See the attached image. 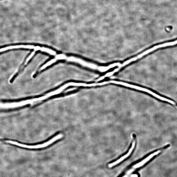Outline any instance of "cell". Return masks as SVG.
<instances>
[{"label": "cell", "mask_w": 177, "mask_h": 177, "mask_svg": "<svg viewBox=\"0 0 177 177\" xmlns=\"http://www.w3.org/2000/svg\"><path fill=\"white\" fill-rule=\"evenodd\" d=\"M67 58L65 55L63 54L57 55L56 57L57 60H64L66 59Z\"/></svg>", "instance_id": "8"}, {"label": "cell", "mask_w": 177, "mask_h": 177, "mask_svg": "<svg viewBox=\"0 0 177 177\" xmlns=\"http://www.w3.org/2000/svg\"><path fill=\"white\" fill-rule=\"evenodd\" d=\"M177 44V40L174 42H170V43H165L162 44L155 46L154 47L151 48L148 50H147L144 52H143L142 53L140 54V55H139L138 56V58H140L142 57L145 55L148 54V53L154 51V50L158 48L165 47L168 46L173 45Z\"/></svg>", "instance_id": "3"}, {"label": "cell", "mask_w": 177, "mask_h": 177, "mask_svg": "<svg viewBox=\"0 0 177 177\" xmlns=\"http://www.w3.org/2000/svg\"><path fill=\"white\" fill-rule=\"evenodd\" d=\"M63 137V135L61 134H58L55 137H53L51 140H50L49 141L43 144L38 145L34 146H29L26 145H24L22 144H21L18 142L10 140H0V141L5 142L6 143H10V144H13L15 145L18 146L20 147L24 148H26L28 149H39L43 148L45 147H47L50 145V144H52L53 143L56 141L57 140L60 139Z\"/></svg>", "instance_id": "1"}, {"label": "cell", "mask_w": 177, "mask_h": 177, "mask_svg": "<svg viewBox=\"0 0 177 177\" xmlns=\"http://www.w3.org/2000/svg\"><path fill=\"white\" fill-rule=\"evenodd\" d=\"M135 145V142H134L133 143L132 145V146L131 148H130V149L129 150L128 153L127 154H126L125 155L123 156V157H121L120 158L119 160H118L117 161H116L113 162V163L109 164V167H111L113 166H115L116 165V164L119 163L120 162H121L122 161H123V160H124V159L128 157L130 155V154H131L132 151H133Z\"/></svg>", "instance_id": "4"}, {"label": "cell", "mask_w": 177, "mask_h": 177, "mask_svg": "<svg viewBox=\"0 0 177 177\" xmlns=\"http://www.w3.org/2000/svg\"><path fill=\"white\" fill-rule=\"evenodd\" d=\"M40 49L41 47H40V46H36V47H35V48H34L35 50H36H36H40Z\"/></svg>", "instance_id": "10"}, {"label": "cell", "mask_w": 177, "mask_h": 177, "mask_svg": "<svg viewBox=\"0 0 177 177\" xmlns=\"http://www.w3.org/2000/svg\"><path fill=\"white\" fill-rule=\"evenodd\" d=\"M161 152V151L159 150L156 151V152H155V153L151 154L149 156L147 157L144 160H143V161H142L141 162L137 164V165H136L135 167H138L143 165L147 162L149 161L150 159H151V158H152L155 155H157Z\"/></svg>", "instance_id": "5"}, {"label": "cell", "mask_w": 177, "mask_h": 177, "mask_svg": "<svg viewBox=\"0 0 177 177\" xmlns=\"http://www.w3.org/2000/svg\"><path fill=\"white\" fill-rule=\"evenodd\" d=\"M57 61V59H53V60L50 61L49 62H48L47 64H45L43 67H42L41 68V70H43L45 69L46 67L49 66L50 65L52 64L53 63L56 62Z\"/></svg>", "instance_id": "7"}, {"label": "cell", "mask_w": 177, "mask_h": 177, "mask_svg": "<svg viewBox=\"0 0 177 177\" xmlns=\"http://www.w3.org/2000/svg\"><path fill=\"white\" fill-rule=\"evenodd\" d=\"M35 54V52H33L30 55H29V56L28 57V58L27 59L26 63H26V64H27V63L29 62V60H30V59L33 56H34Z\"/></svg>", "instance_id": "9"}, {"label": "cell", "mask_w": 177, "mask_h": 177, "mask_svg": "<svg viewBox=\"0 0 177 177\" xmlns=\"http://www.w3.org/2000/svg\"><path fill=\"white\" fill-rule=\"evenodd\" d=\"M67 60L69 61H73L79 63L84 66L92 69L98 70L101 71H106L109 69L113 68L117 66L116 63L111 64L107 67H100L95 64H90L79 58H76L74 57H70L67 58Z\"/></svg>", "instance_id": "2"}, {"label": "cell", "mask_w": 177, "mask_h": 177, "mask_svg": "<svg viewBox=\"0 0 177 177\" xmlns=\"http://www.w3.org/2000/svg\"><path fill=\"white\" fill-rule=\"evenodd\" d=\"M40 50L42 51L47 52L52 55H55L56 54V52L53 50L44 47L41 48Z\"/></svg>", "instance_id": "6"}]
</instances>
